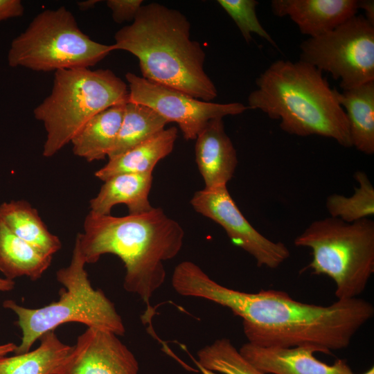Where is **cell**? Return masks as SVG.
I'll list each match as a JSON object with an SVG mask.
<instances>
[{
    "label": "cell",
    "instance_id": "obj_20",
    "mask_svg": "<svg viewBox=\"0 0 374 374\" xmlns=\"http://www.w3.org/2000/svg\"><path fill=\"white\" fill-rule=\"evenodd\" d=\"M0 221L17 237L47 255L53 256L62 247L60 238L48 229L37 210L26 200L1 203Z\"/></svg>",
    "mask_w": 374,
    "mask_h": 374
},
{
    "label": "cell",
    "instance_id": "obj_8",
    "mask_svg": "<svg viewBox=\"0 0 374 374\" xmlns=\"http://www.w3.org/2000/svg\"><path fill=\"white\" fill-rule=\"evenodd\" d=\"M114 51L91 39L78 27L66 7L37 14L28 27L15 37L8 51L10 67L35 71L89 68Z\"/></svg>",
    "mask_w": 374,
    "mask_h": 374
},
{
    "label": "cell",
    "instance_id": "obj_5",
    "mask_svg": "<svg viewBox=\"0 0 374 374\" xmlns=\"http://www.w3.org/2000/svg\"><path fill=\"white\" fill-rule=\"evenodd\" d=\"M128 100V85L110 69L55 71L50 94L33 110L46 133L42 155L54 156L92 117Z\"/></svg>",
    "mask_w": 374,
    "mask_h": 374
},
{
    "label": "cell",
    "instance_id": "obj_24",
    "mask_svg": "<svg viewBox=\"0 0 374 374\" xmlns=\"http://www.w3.org/2000/svg\"><path fill=\"white\" fill-rule=\"evenodd\" d=\"M354 177L358 184L349 196L332 194L326 198V208L330 217L352 223L374 215V187L363 171H357Z\"/></svg>",
    "mask_w": 374,
    "mask_h": 374
},
{
    "label": "cell",
    "instance_id": "obj_33",
    "mask_svg": "<svg viewBox=\"0 0 374 374\" xmlns=\"http://www.w3.org/2000/svg\"><path fill=\"white\" fill-rule=\"evenodd\" d=\"M362 374H374V368L372 366L368 370H367L366 372H364Z\"/></svg>",
    "mask_w": 374,
    "mask_h": 374
},
{
    "label": "cell",
    "instance_id": "obj_16",
    "mask_svg": "<svg viewBox=\"0 0 374 374\" xmlns=\"http://www.w3.org/2000/svg\"><path fill=\"white\" fill-rule=\"evenodd\" d=\"M152 183V172L115 175L105 180L97 195L90 200V212L111 215L117 204L127 206L130 215L148 212L154 208L149 201Z\"/></svg>",
    "mask_w": 374,
    "mask_h": 374
},
{
    "label": "cell",
    "instance_id": "obj_32",
    "mask_svg": "<svg viewBox=\"0 0 374 374\" xmlns=\"http://www.w3.org/2000/svg\"><path fill=\"white\" fill-rule=\"evenodd\" d=\"M98 0H87L82 1H78L77 6L79 10L85 11L93 8L98 2Z\"/></svg>",
    "mask_w": 374,
    "mask_h": 374
},
{
    "label": "cell",
    "instance_id": "obj_25",
    "mask_svg": "<svg viewBox=\"0 0 374 374\" xmlns=\"http://www.w3.org/2000/svg\"><path fill=\"white\" fill-rule=\"evenodd\" d=\"M197 364L203 370L222 374H266L249 362L225 337L199 350Z\"/></svg>",
    "mask_w": 374,
    "mask_h": 374
},
{
    "label": "cell",
    "instance_id": "obj_22",
    "mask_svg": "<svg viewBox=\"0 0 374 374\" xmlns=\"http://www.w3.org/2000/svg\"><path fill=\"white\" fill-rule=\"evenodd\" d=\"M39 346L27 353L0 357V374H55L71 346L62 342L55 330L44 334Z\"/></svg>",
    "mask_w": 374,
    "mask_h": 374
},
{
    "label": "cell",
    "instance_id": "obj_9",
    "mask_svg": "<svg viewBox=\"0 0 374 374\" xmlns=\"http://www.w3.org/2000/svg\"><path fill=\"white\" fill-rule=\"evenodd\" d=\"M300 60L326 71L348 90L374 80V25L355 15L332 30L309 37Z\"/></svg>",
    "mask_w": 374,
    "mask_h": 374
},
{
    "label": "cell",
    "instance_id": "obj_21",
    "mask_svg": "<svg viewBox=\"0 0 374 374\" xmlns=\"http://www.w3.org/2000/svg\"><path fill=\"white\" fill-rule=\"evenodd\" d=\"M53 256L21 240L0 221V271L4 278L26 276L32 280L41 278L48 269Z\"/></svg>",
    "mask_w": 374,
    "mask_h": 374
},
{
    "label": "cell",
    "instance_id": "obj_15",
    "mask_svg": "<svg viewBox=\"0 0 374 374\" xmlns=\"http://www.w3.org/2000/svg\"><path fill=\"white\" fill-rule=\"evenodd\" d=\"M195 161L205 188L227 186L238 161L222 118L211 120L195 139Z\"/></svg>",
    "mask_w": 374,
    "mask_h": 374
},
{
    "label": "cell",
    "instance_id": "obj_23",
    "mask_svg": "<svg viewBox=\"0 0 374 374\" xmlns=\"http://www.w3.org/2000/svg\"><path fill=\"white\" fill-rule=\"evenodd\" d=\"M169 123L152 108L127 102L114 145L108 155H121L165 129Z\"/></svg>",
    "mask_w": 374,
    "mask_h": 374
},
{
    "label": "cell",
    "instance_id": "obj_3",
    "mask_svg": "<svg viewBox=\"0 0 374 374\" xmlns=\"http://www.w3.org/2000/svg\"><path fill=\"white\" fill-rule=\"evenodd\" d=\"M114 51L139 62L142 77L211 102L217 88L204 71L205 52L190 39V23L179 10L152 2L142 6L130 25L114 35Z\"/></svg>",
    "mask_w": 374,
    "mask_h": 374
},
{
    "label": "cell",
    "instance_id": "obj_30",
    "mask_svg": "<svg viewBox=\"0 0 374 374\" xmlns=\"http://www.w3.org/2000/svg\"><path fill=\"white\" fill-rule=\"evenodd\" d=\"M15 286L14 280L0 277V292H9L13 290Z\"/></svg>",
    "mask_w": 374,
    "mask_h": 374
},
{
    "label": "cell",
    "instance_id": "obj_10",
    "mask_svg": "<svg viewBox=\"0 0 374 374\" xmlns=\"http://www.w3.org/2000/svg\"><path fill=\"white\" fill-rule=\"evenodd\" d=\"M129 102L148 106L168 123H176L186 140H195L208 123L229 115H238L249 107L241 103L207 102L133 73L125 74Z\"/></svg>",
    "mask_w": 374,
    "mask_h": 374
},
{
    "label": "cell",
    "instance_id": "obj_13",
    "mask_svg": "<svg viewBox=\"0 0 374 374\" xmlns=\"http://www.w3.org/2000/svg\"><path fill=\"white\" fill-rule=\"evenodd\" d=\"M239 351L266 374H355L344 359L330 365L321 362L310 346L264 347L247 342Z\"/></svg>",
    "mask_w": 374,
    "mask_h": 374
},
{
    "label": "cell",
    "instance_id": "obj_11",
    "mask_svg": "<svg viewBox=\"0 0 374 374\" xmlns=\"http://www.w3.org/2000/svg\"><path fill=\"white\" fill-rule=\"evenodd\" d=\"M190 204L197 213L220 224L235 245L256 260L257 266L276 269L289 258L290 252L284 243L268 239L249 222L227 186L195 192Z\"/></svg>",
    "mask_w": 374,
    "mask_h": 374
},
{
    "label": "cell",
    "instance_id": "obj_14",
    "mask_svg": "<svg viewBox=\"0 0 374 374\" xmlns=\"http://www.w3.org/2000/svg\"><path fill=\"white\" fill-rule=\"evenodd\" d=\"M271 8L277 17L288 16L310 37L332 30L359 10L357 0H273Z\"/></svg>",
    "mask_w": 374,
    "mask_h": 374
},
{
    "label": "cell",
    "instance_id": "obj_31",
    "mask_svg": "<svg viewBox=\"0 0 374 374\" xmlns=\"http://www.w3.org/2000/svg\"><path fill=\"white\" fill-rule=\"evenodd\" d=\"M17 347L14 343L0 344V357L6 356L8 354L14 353Z\"/></svg>",
    "mask_w": 374,
    "mask_h": 374
},
{
    "label": "cell",
    "instance_id": "obj_18",
    "mask_svg": "<svg viewBox=\"0 0 374 374\" xmlns=\"http://www.w3.org/2000/svg\"><path fill=\"white\" fill-rule=\"evenodd\" d=\"M125 105L111 107L92 117L71 140L73 154L88 162L108 157L118 134Z\"/></svg>",
    "mask_w": 374,
    "mask_h": 374
},
{
    "label": "cell",
    "instance_id": "obj_7",
    "mask_svg": "<svg viewBox=\"0 0 374 374\" xmlns=\"http://www.w3.org/2000/svg\"><path fill=\"white\" fill-rule=\"evenodd\" d=\"M294 244L312 250L304 269L330 278L337 300L358 297L374 272V222L369 218L352 223L332 217L314 220Z\"/></svg>",
    "mask_w": 374,
    "mask_h": 374
},
{
    "label": "cell",
    "instance_id": "obj_2",
    "mask_svg": "<svg viewBox=\"0 0 374 374\" xmlns=\"http://www.w3.org/2000/svg\"><path fill=\"white\" fill-rule=\"evenodd\" d=\"M83 232L75 242L87 263H95L105 254L118 256L124 263L123 287L137 294L151 309L150 299L163 284V262L181 251L184 231L161 208L138 215L114 217L89 211Z\"/></svg>",
    "mask_w": 374,
    "mask_h": 374
},
{
    "label": "cell",
    "instance_id": "obj_4",
    "mask_svg": "<svg viewBox=\"0 0 374 374\" xmlns=\"http://www.w3.org/2000/svg\"><path fill=\"white\" fill-rule=\"evenodd\" d=\"M256 84L247 106L280 120L283 131L299 136L330 138L344 148L352 147L337 91L314 66L301 60H278L260 74Z\"/></svg>",
    "mask_w": 374,
    "mask_h": 374
},
{
    "label": "cell",
    "instance_id": "obj_17",
    "mask_svg": "<svg viewBox=\"0 0 374 374\" xmlns=\"http://www.w3.org/2000/svg\"><path fill=\"white\" fill-rule=\"evenodd\" d=\"M177 136V127L164 129L125 153L109 159L94 175L105 181L120 174L152 172L157 163L172 152Z\"/></svg>",
    "mask_w": 374,
    "mask_h": 374
},
{
    "label": "cell",
    "instance_id": "obj_29",
    "mask_svg": "<svg viewBox=\"0 0 374 374\" xmlns=\"http://www.w3.org/2000/svg\"><path fill=\"white\" fill-rule=\"evenodd\" d=\"M358 8L364 11V17L374 25V1L373 0L358 1Z\"/></svg>",
    "mask_w": 374,
    "mask_h": 374
},
{
    "label": "cell",
    "instance_id": "obj_27",
    "mask_svg": "<svg viewBox=\"0 0 374 374\" xmlns=\"http://www.w3.org/2000/svg\"><path fill=\"white\" fill-rule=\"evenodd\" d=\"M142 0H107V6L112 11L113 20L117 24L134 19L143 6Z\"/></svg>",
    "mask_w": 374,
    "mask_h": 374
},
{
    "label": "cell",
    "instance_id": "obj_28",
    "mask_svg": "<svg viewBox=\"0 0 374 374\" xmlns=\"http://www.w3.org/2000/svg\"><path fill=\"white\" fill-rule=\"evenodd\" d=\"M24 7L20 0H0V22L21 17Z\"/></svg>",
    "mask_w": 374,
    "mask_h": 374
},
{
    "label": "cell",
    "instance_id": "obj_26",
    "mask_svg": "<svg viewBox=\"0 0 374 374\" xmlns=\"http://www.w3.org/2000/svg\"><path fill=\"white\" fill-rule=\"evenodd\" d=\"M239 28L246 42L249 43L255 33L278 48L271 36L262 27L256 15L258 1L256 0H217Z\"/></svg>",
    "mask_w": 374,
    "mask_h": 374
},
{
    "label": "cell",
    "instance_id": "obj_12",
    "mask_svg": "<svg viewBox=\"0 0 374 374\" xmlns=\"http://www.w3.org/2000/svg\"><path fill=\"white\" fill-rule=\"evenodd\" d=\"M118 337L108 330L87 328L55 374H139L137 359Z\"/></svg>",
    "mask_w": 374,
    "mask_h": 374
},
{
    "label": "cell",
    "instance_id": "obj_1",
    "mask_svg": "<svg viewBox=\"0 0 374 374\" xmlns=\"http://www.w3.org/2000/svg\"><path fill=\"white\" fill-rule=\"evenodd\" d=\"M175 269L172 286L177 294L228 308L242 319L248 342L260 346H310L331 354L347 348L374 314L372 303L359 297L323 306L298 301L280 290L245 292L225 287L191 261Z\"/></svg>",
    "mask_w": 374,
    "mask_h": 374
},
{
    "label": "cell",
    "instance_id": "obj_19",
    "mask_svg": "<svg viewBox=\"0 0 374 374\" xmlns=\"http://www.w3.org/2000/svg\"><path fill=\"white\" fill-rule=\"evenodd\" d=\"M337 98L347 118L352 147L374 153V80L337 91Z\"/></svg>",
    "mask_w": 374,
    "mask_h": 374
},
{
    "label": "cell",
    "instance_id": "obj_6",
    "mask_svg": "<svg viewBox=\"0 0 374 374\" xmlns=\"http://www.w3.org/2000/svg\"><path fill=\"white\" fill-rule=\"evenodd\" d=\"M85 265L75 242L69 265L56 272L57 280L63 285L58 301L34 309L19 305L11 299L3 302L4 308L17 314L16 324L22 332L15 354L28 352L44 334L69 322L124 335L125 328L122 318L104 292L92 287Z\"/></svg>",
    "mask_w": 374,
    "mask_h": 374
}]
</instances>
